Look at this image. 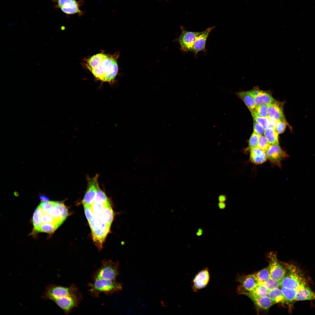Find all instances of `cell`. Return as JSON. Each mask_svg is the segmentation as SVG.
Here are the masks:
<instances>
[{
  "instance_id": "48",
  "label": "cell",
  "mask_w": 315,
  "mask_h": 315,
  "mask_svg": "<svg viewBox=\"0 0 315 315\" xmlns=\"http://www.w3.org/2000/svg\"><path fill=\"white\" fill-rule=\"evenodd\" d=\"M203 233V230L201 228H199L198 229L197 232L196 233L197 235L198 236H200Z\"/></svg>"
},
{
  "instance_id": "6",
  "label": "cell",
  "mask_w": 315,
  "mask_h": 315,
  "mask_svg": "<svg viewBox=\"0 0 315 315\" xmlns=\"http://www.w3.org/2000/svg\"><path fill=\"white\" fill-rule=\"evenodd\" d=\"M79 292L55 300L54 302L66 314L70 312L74 308L78 307L82 299Z\"/></svg>"
},
{
  "instance_id": "32",
  "label": "cell",
  "mask_w": 315,
  "mask_h": 315,
  "mask_svg": "<svg viewBox=\"0 0 315 315\" xmlns=\"http://www.w3.org/2000/svg\"><path fill=\"white\" fill-rule=\"evenodd\" d=\"M251 114L254 121L261 125L264 130L269 127L270 118L268 116L262 117L253 113Z\"/></svg>"
},
{
  "instance_id": "33",
  "label": "cell",
  "mask_w": 315,
  "mask_h": 315,
  "mask_svg": "<svg viewBox=\"0 0 315 315\" xmlns=\"http://www.w3.org/2000/svg\"><path fill=\"white\" fill-rule=\"evenodd\" d=\"M57 228L55 225L53 224L44 223L41 225L37 231L51 234L53 233Z\"/></svg>"
},
{
  "instance_id": "11",
  "label": "cell",
  "mask_w": 315,
  "mask_h": 315,
  "mask_svg": "<svg viewBox=\"0 0 315 315\" xmlns=\"http://www.w3.org/2000/svg\"><path fill=\"white\" fill-rule=\"evenodd\" d=\"M266 152L267 158L270 161L279 167L281 166V161L288 157L279 144L270 145Z\"/></svg>"
},
{
  "instance_id": "36",
  "label": "cell",
  "mask_w": 315,
  "mask_h": 315,
  "mask_svg": "<svg viewBox=\"0 0 315 315\" xmlns=\"http://www.w3.org/2000/svg\"><path fill=\"white\" fill-rule=\"evenodd\" d=\"M32 222L35 231H37L41 225L40 221V208L38 206L35 209L32 217Z\"/></svg>"
},
{
  "instance_id": "24",
  "label": "cell",
  "mask_w": 315,
  "mask_h": 315,
  "mask_svg": "<svg viewBox=\"0 0 315 315\" xmlns=\"http://www.w3.org/2000/svg\"><path fill=\"white\" fill-rule=\"evenodd\" d=\"M100 217L103 222L111 227L114 217V213L111 205L105 209Z\"/></svg>"
},
{
  "instance_id": "27",
  "label": "cell",
  "mask_w": 315,
  "mask_h": 315,
  "mask_svg": "<svg viewBox=\"0 0 315 315\" xmlns=\"http://www.w3.org/2000/svg\"><path fill=\"white\" fill-rule=\"evenodd\" d=\"M40 208V221L41 224L44 223H50L55 225L58 228L62 223V222L55 219L48 214L43 213Z\"/></svg>"
},
{
  "instance_id": "31",
  "label": "cell",
  "mask_w": 315,
  "mask_h": 315,
  "mask_svg": "<svg viewBox=\"0 0 315 315\" xmlns=\"http://www.w3.org/2000/svg\"><path fill=\"white\" fill-rule=\"evenodd\" d=\"M94 202L103 204L110 202L105 192L99 187L97 189Z\"/></svg>"
},
{
  "instance_id": "44",
  "label": "cell",
  "mask_w": 315,
  "mask_h": 315,
  "mask_svg": "<svg viewBox=\"0 0 315 315\" xmlns=\"http://www.w3.org/2000/svg\"><path fill=\"white\" fill-rule=\"evenodd\" d=\"M55 201L41 202L39 205L42 209L48 210L54 206Z\"/></svg>"
},
{
  "instance_id": "22",
  "label": "cell",
  "mask_w": 315,
  "mask_h": 315,
  "mask_svg": "<svg viewBox=\"0 0 315 315\" xmlns=\"http://www.w3.org/2000/svg\"><path fill=\"white\" fill-rule=\"evenodd\" d=\"M268 296L274 304H286L282 290L279 288L269 290Z\"/></svg>"
},
{
  "instance_id": "26",
  "label": "cell",
  "mask_w": 315,
  "mask_h": 315,
  "mask_svg": "<svg viewBox=\"0 0 315 315\" xmlns=\"http://www.w3.org/2000/svg\"><path fill=\"white\" fill-rule=\"evenodd\" d=\"M269 290L262 283L259 282L253 290L250 292L260 297L268 296Z\"/></svg>"
},
{
  "instance_id": "13",
  "label": "cell",
  "mask_w": 315,
  "mask_h": 315,
  "mask_svg": "<svg viewBox=\"0 0 315 315\" xmlns=\"http://www.w3.org/2000/svg\"><path fill=\"white\" fill-rule=\"evenodd\" d=\"M282 102L275 101L267 106L268 116L271 119L277 121L282 120L287 122L283 111Z\"/></svg>"
},
{
  "instance_id": "28",
  "label": "cell",
  "mask_w": 315,
  "mask_h": 315,
  "mask_svg": "<svg viewBox=\"0 0 315 315\" xmlns=\"http://www.w3.org/2000/svg\"><path fill=\"white\" fill-rule=\"evenodd\" d=\"M110 205V202L104 204L94 202L90 207L92 211L94 214L101 216L105 209Z\"/></svg>"
},
{
  "instance_id": "15",
  "label": "cell",
  "mask_w": 315,
  "mask_h": 315,
  "mask_svg": "<svg viewBox=\"0 0 315 315\" xmlns=\"http://www.w3.org/2000/svg\"><path fill=\"white\" fill-rule=\"evenodd\" d=\"M240 293L248 297L258 308L262 310H268L274 304L268 296L260 297L247 292H242Z\"/></svg>"
},
{
  "instance_id": "39",
  "label": "cell",
  "mask_w": 315,
  "mask_h": 315,
  "mask_svg": "<svg viewBox=\"0 0 315 315\" xmlns=\"http://www.w3.org/2000/svg\"><path fill=\"white\" fill-rule=\"evenodd\" d=\"M252 113L261 117H267L268 116L267 106L263 105L257 106L254 111L251 113Z\"/></svg>"
},
{
  "instance_id": "47",
  "label": "cell",
  "mask_w": 315,
  "mask_h": 315,
  "mask_svg": "<svg viewBox=\"0 0 315 315\" xmlns=\"http://www.w3.org/2000/svg\"><path fill=\"white\" fill-rule=\"evenodd\" d=\"M218 206L219 209H224L226 207V204L224 202H219L218 204Z\"/></svg>"
},
{
  "instance_id": "41",
  "label": "cell",
  "mask_w": 315,
  "mask_h": 315,
  "mask_svg": "<svg viewBox=\"0 0 315 315\" xmlns=\"http://www.w3.org/2000/svg\"><path fill=\"white\" fill-rule=\"evenodd\" d=\"M270 144L267 141L265 136L263 135L260 136L258 148L266 151Z\"/></svg>"
},
{
  "instance_id": "7",
  "label": "cell",
  "mask_w": 315,
  "mask_h": 315,
  "mask_svg": "<svg viewBox=\"0 0 315 315\" xmlns=\"http://www.w3.org/2000/svg\"><path fill=\"white\" fill-rule=\"evenodd\" d=\"M267 257L269 259L270 277L281 281L285 273V269L277 258V252L270 251L267 252Z\"/></svg>"
},
{
  "instance_id": "8",
  "label": "cell",
  "mask_w": 315,
  "mask_h": 315,
  "mask_svg": "<svg viewBox=\"0 0 315 315\" xmlns=\"http://www.w3.org/2000/svg\"><path fill=\"white\" fill-rule=\"evenodd\" d=\"M57 3V7L67 15L77 14L81 16L84 13L80 8L84 4L83 0H54Z\"/></svg>"
},
{
  "instance_id": "43",
  "label": "cell",
  "mask_w": 315,
  "mask_h": 315,
  "mask_svg": "<svg viewBox=\"0 0 315 315\" xmlns=\"http://www.w3.org/2000/svg\"><path fill=\"white\" fill-rule=\"evenodd\" d=\"M253 130L254 132L260 136L263 135L264 134L265 130L261 125L255 121L253 122Z\"/></svg>"
},
{
  "instance_id": "45",
  "label": "cell",
  "mask_w": 315,
  "mask_h": 315,
  "mask_svg": "<svg viewBox=\"0 0 315 315\" xmlns=\"http://www.w3.org/2000/svg\"><path fill=\"white\" fill-rule=\"evenodd\" d=\"M38 198L42 201L48 202L50 201L49 198L44 194H39L38 196Z\"/></svg>"
},
{
  "instance_id": "17",
  "label": "cell",
  "mask_w": 315,
  "mask_h": 315,
  "mask_svg": "<svg viewBox=\"0 0 315 315\" xmlns=\"http://www.w3.org/2000/svg\"><path fill=\"white\" fill-rule=\"evenodd\" d=\"M110 228V227L104 223L101 228L91 231L93 240L99 250L102 248L103 242Z\"/></svg>"
},
{
  "instance_id": "5",
  "label": "cell",
  "mask_w": 315,
  "mask_h": 315,
  "mask_svg": "<svg viewBox=\"0 0 315 315\" xmlns=\"http://www.w3.org/2000/svg\"><path fill=\"white\" fill-rule=\"evenodd\" d=\"M119 264L118 262L111 260H104L93 276V279H102L116 280L119 274Z\"/></svg>"
},
{
  "instance_id": "14",
  "label": "cell",
  "mask_w": 315,
  "mask_h": 315,
  "mask_svg": "<svg viewBox=\"0 0 315 315\" xmlns=\"http://www.w3.org/2000/svg\"><path fill=\"white\" fill-rule=\"evenodd\" d=\"M214 27H211L206 29L204 31L200 32L196 38L193 46L192 52L195 56L201 51L206 53V45L208 37L211 30Z\"/></svg>"
},
{
  "instance_id": "23",
  "label": "cell",
  "mask_w": 315,
  "mask_h": 315,
  "mask_svg": "<svg viewBox=\"0 0 315 315\" xmlns=\"http://www.w3.org/2000/svg\"><path fill=\"white\" fill-rule=\"evenodd\" d=\"M264 135L270 145L279 144L278 134L273 128L269 127L265 130Z\"/></svg>"
},
{
  "instance_id": "35",
  "label": "cell",
  "mask_w": 315,
  "mask_h": 315,
  "mask_svg": "<svg viewBox=\"0 0 315 315\" xmlns=\"http://www.w3.org/2000/svg\"><path fill=\"white\" fill-rule=\"evenodd\" d=\"M55 219L63 223L65 220L62 217L59 209L55 205L48 210V213Z\"/></svg>"
},
{
  "instance_id": "42",
  "label": "cell",
  "mask_w": 315,
  "mask_h": 315,
  "mask_svg": "<svg viewBox=\"0 0 315 315\" xmlns=\"http://www.w3.org/2000/svg\"><path fill=\"white\" fill-rule=\"evenodd\" d=\"M85 213L88 221L92 220L94 217L95 214L92 211L90 206L84 205Z\"/></svg>"
},
{
  "instance_id": "12",
  "label": "cell",
  "mask_w": 315,
  "mask_h": 315,
  "mask_svg": "<svg viewBox=\"0 0 315 315\" xmlns=\"http://www.w3.org/2000/svg\"><path fill=\"white\" fill-rule=\"evenodd\" d=\"M210 278L208 269L206 267L204 268L197 274L193 278L191 286L192 290L194 292H197L205 287L208 285Z\"/></svg>"
},
{
  "instance_id": "46",
  "label": "cell",
  "mask_w": 315,
  "mask_h": 315,
  "mask_svg": "<svg viewBox=\"0 0 315 315\" xmlns=\"http://www.w3.org/2000/svg\"><path fill=\"white\" fill-rule=\"evenodd\" d=\"M218 200L220 202H224L226 200V196L224 195H220L218 197Z\"/></svg>"
},
{
  "instance_id": "2",
  "label": "cell",
  "mask_w": 315,
  "mask_h": 315,
  "mask_svg": "<svg viewBox=\"0 0 315 315\" xmlns=\"http://www.w3.org/2000/svg\"><path fill=\"white\" fill-rule=\"evenodd\" d=\"M280 262L285 270L284 276L281 281V287L298 291L307 285L304 274L298 267L292 263Z\"/></svg>"
},
{
  "instance_id": "30",
  "label": "cell",
  "mask_w": 315,
  "mask_h": 315,
  "mask_svg": "<svg viewBox=\"0 0 315 315\" xmlns=\"http://www.w3.org/2000/svg\"><path fill=\"white\" fill-rule=\"evenodd\" d=\"M255 274L259 282H264L270 277L268 266L262 269Z\"/></svg>"
},
{
  "instance_id": "40",
  "label": "cell",
  "mask_w": 315,
  "mask_h": 315,
  "mask_svg": "<svg viewBox=\"0 0 315 315\" xmlns=\"http://www.w3.org/2000/svg\"><path fill=\"white\" fill-rule=\"evenodd\" d=\"M287 125L290 127L287 122L282 120L278 121H276L274 129L278 134H281L284 132Z\"/></svg>"
},
{
  "instance_id": "9",
  "label": "cell",
  "mask_w": 315,
  "mask_h": 315,
  "mask_svg": "<svg viewBox=\"0 0 315 315\" xmlns=\"http://www.w3.org/2000/svg\"><path fill=\"white\" fill-rule=\"evenodd\" d=\"M98 175L92 178L88 177L86 191L82 201L83 205L90 206L94 203L97 189L99 187L98 182Z\"/></svg>"
},
{
  "instance_id": "19",
  "label": "cell",
  "mask_w": 315,
  "mask_h": 315,
  "mask_svg": "<svg viewBox=\"0 0 315 315\" xmlns=\"http://www.w3.org/2000/svg\"><path fill=\"white\" fill-rule=\"evenodd\" d=\"M250 150V159L253 164H260L267 161V158L266 151L258 147Z\"/></svg>"
},
{
  "instance_id": "37",
  "label": "cell",
  "mask_w": 315,
  "mask_h": 315,
  "mask_svg": "<svg viewBox=\"0 0 315 315\" xmlns=\"http://www.w3.org/2000/svg\"><path fill=\"white\" fill-rule=\"evenodd\" d=\"M260 135L253 132L251 136L249 142V145L250 150L258 147Z\"/></svg>"
},
{
  "instance_id": "1",
  "label": "cell",
  "mask_w": 315,
  "mask_h": 315,
  "mask_svg": "<svg viewBox=\"0 0 315 315\" xmlns=\"http://www.w3.org/2000/svg\"><path fill=\"white\" fill-rule=\"evenodd\" d=\"M117 56L103 53L97 54L87 59L85 66L97 79L112 82L118 71Z\"/></svg>"
},
{
  "instance_id": "4",
  "label": "cell",
  "mask_w": 315,
  "mask_h": 315,
  "mask_svg": "<svg viewBox=\"0 0 315 315\" xmlns=\"http://www.w3.org/2000/svg\"><path fill=\"white\" fill-rule=\"evenodd\" d=\"M79 292L75 284L65 287L54 284L48 285L46 287L42 296L45 300L53 301L55 299Z\"/></svg>"
},
{
  "instance_id": "10",
  "label": "cell",
  "mask_w": 315,
  "mask_h": 315,
  "mask_svg": "<svg viewBox=\"0 0 315 315\" xmlns=\"http://www.w3.org/2000/svg\"><path fill=\"white\" fill-rule=\"evenodd\" d=\"M200 32L188 31L184 29L182 30L178 42L180 48L183 51L192 52L194 42Z\"/></svg>"
},
{
  "instance_id": "25",
  "label": "cell",
  "mask_w": 315,
  "mask_h": 315,
  "mask_svg": "<svg viewBox=\"0 0 315 315\" xmlns=\"http://www.w3.org/2000/svg\"><path fill=\"white\" fill-rule=\"evenodd\" d=\"M280 288L287 304L295 301L298 291L297 290L282 287Z\"/></svg>"
},
{
  "instance_id": "20",
  "label": "cell",
  "mask_w": 315,
  "mask_h": 315,
  "mask_svg": "<svg viewBox=\"0 0 315 315\" xmlns=\"http://www.w3.org/2000/svg\"><path fill=\"white\" fill-rule=\"evenodd\" d=\"M315 300V293L307 285L299 289L295 301Z\"/></svg>"
},
{
  "instance_id": "34",
  "label": "cell",
  "mask_w": 315,
  "mask_h": 315,
  "mask_svg": "<svg viewBox=\"0 0 315 315\" xmlns=\"http://www.w3.org/2000/svg\"><path fill=\"white\" fill-rule=\"evenodd\" d=\"M269 290L281 287V281L270 277L267 280L262 283Z\"/></svg>"
},
{
  "instance_id": "29",
  "label": "cell",
  "mask_w": 315,
  "mask_h": 315,
  "mask_svg": "<svg viewBox=\"0 0 315 315\" xmlns=\"http://www.w3.org/2000/svg\"><path fill=\"white\" fill-rule=\"evenodd\" d=\"M88 222L91 231L101 228L104 223L102 221L100 216L95 215L92 220Z\"/></svg>"
},
{
  "instance_id": "18",
  "label": "cell",
  "mask_w": 315,
  "mask_h": 315,
  "mask_svg": "<svg viewBox=\"0 0 315 315\" xmlns=\"http://www.w3.org/2000/svg\"><path fill=\"white\" fill-rule=\"evenodd\" d=\"M253 97L257 106L263 105L267 106L276 101L268 91L257 89Z\"/></svg>"
},
{
  "instance_id": "16",
  "label": "cell",
  "mask_w": 315,
  "mask_h": 315,
  "mask_svg": "<svg viewBox=\"0 0 315 315\" xmlns=\"http://www.w3.org/2000/svg\"><path fill=\"white\" fill-rule=\"evenodd\" d=\"M241 287L238 288L239 293L242 292H251L252 291L259 283L255 274L242 276L238 279Z\"/></svg>"
},
{
  "instance_id": "21",
  "label": "cell",
  "mask_w": 315,
  "mask_h": 315,
  "mask_svg": "<svg viewBox=\"0 0 315 315\" xmlns=\"http://www.w3.org/2000/svg\"><path fill=\"white\" fill-rule=\"evenodd\" d=\"M236 94L243 101L251 113L254 111L257 106L254 98L247 91L238 92Z\"/></svg>"
},
{
  "instance_id": "38",
  "label": "cell",
  "mask_w": 315,
  "mask_h": 315,
  "mask_svg": "<svg viewBox=\"0 0 315 315\" xmlns=\"http://www.w3.org/2000/svg\"><path fill=\"white\" fill-rule=\"evenodd\" d=\"M54 205L59 209L62 217L65 220L68 217L69 213L68 209L64 203L61 202L55 201Z\"/></svg>"
},
{
  "instance_id": "3",
  "label": "cell",
  "mask_w": 315,
  "mask_h": 315,
  "mask_svg": "<svg viewBox=\"0 0 315 315\" xmlns=\"http://www.w3.org/2000/svg\"><path fill=\"white\" fill-rule=\"evenodd\" d=\"M89 292L95 297H98L101 293L110 295L122 290L123 285L117 282L116 280H108L102 279H93L92 282L90 283Z\"/></svg>"
}]
</instances>
